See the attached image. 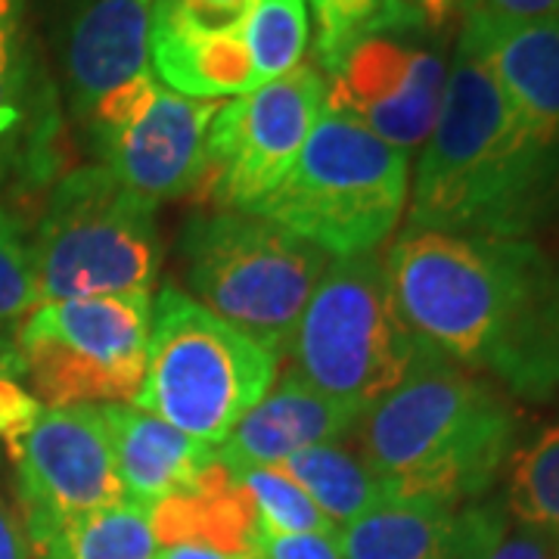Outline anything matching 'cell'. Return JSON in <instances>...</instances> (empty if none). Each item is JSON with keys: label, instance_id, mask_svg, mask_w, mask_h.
<instances>
[{"label": "cell", "instance_id": "obj_29", "mask_svg": "<svg viewBox=\"0 0 559 559\" xmlns=\"http://www.w3.org/2000/svg\"><path fill=\"white\" fill-rule=\"evenodd\" d=\"M473 559H559V538L513 520L507 503H498Z\"/></svg>", "mask_w": 559, "mask_h": 559}, {"label": "cell", "instance_id": "obj_7", "mask_svg": "<svg viewBox=\"0 0 559 559\" xmlns=\"http://www.w3.org/2000/svg\"><path fill=\"white\" fill-rule=\"evenodd\" d=\"M38 305L150 293L159 271L156 205L128 193L103 165L53 187L32 240Z\"/></svg>", "mask_w": 559, "mask_h": 559}, {"label": "cell", "instance_id": "obj_12", "mask_svg": "<svg viewBox=\"0 0 559 559\" xmlns=\"http://www.w3.org/2000/svg\"><path fill=\"white\" fill-rule=\"evenodd\" d=\"M16 469L25 540L32 554L75 516L124 503L100 407H40L7 444Z\"/></svg>", "mask_w": 559, "mask_h": 559}, {"label": "cell", "instance_id": "obj_26", "mask_svg": "<svg viewBox=\"0 0 559 559\" xmlns=\"http://www.w3.org/2000/svg\"><path fill=\"white\" fill-rule=\"evenodd\" d=\"M50 131V100L40 87L35 62L16 47L13 53L0 57V156L22 146L35 150V143Z\"/></svg>", "mask_w": 559, "mask_h": 559}, {"label": "cell", "instance_id": "obj_9", "mask_svg": "<svg viewBox=\"0 0 559 559\" xmlns=\"http://www.w3.org/2000/svg\"><path fill=\"white\" fill-rule=\"evenodd\" d=\"M150 293L38 305L16 330V358L40 407L134 404L146 377Z\"/></svg>", "mask_w": 559, "mask_h": 559}, {"label": "cell", "instance_id": "obj_34", "mask_svg": "<svg viewBox=\"0 0 559 559\" xmlns=\"http://www.w3.org/2000/svg\"><path fill=\"white\" fill-rule=\"evenodd\" d=\"M178 3L202 28H234L242 22L252 0H178Z\"/></svg>", "mask_w": 559, "mask_h": 559}, {"label": "cell", "instance_id": "obj_21", "mask_svg": "<svg viewBox=\"0 0 559 559\" xmlns=\"http://www.w3.org/2000/svg\"><path fill=\"white\" fill-rule=\"evenodd\" d=\"M280 469L318 503L320 513L336 528H345L348 522L360 520L380 500H385V491L377 476L364 466L358 454L340 448V441L299 451V454L283 460Z\"/></svg>", "mask_w": 559, "mask_h": 559}, {"label": "cell", "instance_id": "obj_37", "mask_svg": "<svg viewBox=\"0 0 559 559\" xmlns=\"http://www.w3.org/2000/svg\"><path fill=\"white\" fill-rule=\"evenodd\" d=\"M156 559H255V554H224L200 544H175V547H159Z\"/></svg>", "mask_w": 559, "mask_h": 559}, {"label": "cell", "instance_id": "obj_3", "mask_svg": "<svg viewBox=\"0 0 559 559\" xmlns=\"http://www.w3.org/2000/svg\"><path fill=\"white\" fill-rule=\"evenodd\" d=\"M554 180L520 138L488 60L457 40L439 119L411 187L407 227L522 237Z\"/></svg>", "mask_w": 559, "mask_h": 559}, {"label": "cell", "instance_id": "obj_17", "mask_svg": "<svg viewBox=\"0 0 559 559\" xmlns=\"http://www.w3.org/2000/svg\"><path fill=\"white\" fill-rule=\"evenodd\" d=\"M150 69L162 87L190 100L242 97L259 87L242 25L202 28L178 0H153Z\"/></svg>", "mask_w": 559, "mask_h": 559}, {"label": "cell", "instance_id": "obj_14", "mask_svg": "<svg viewBox=\"0 0 559 559\" xmlns=\"http://www.w3.org/2000/svg\"><path fill=\"white\" fill-rule=\"evenodd\" d=\"M153 0H79L62 47L66 87L81 121L112 91L150 75Z\"/></svg>", "mask_w": 559, "mask_h": 559}, {"label": "cell", "instance_id": "obj_20", "mask_svg": "<svg viewBox=\"0 0 559 559\" xmlns=\"http://www.w3.org/2000/svg\"><path fill=\"white\" fill-rule=\"evenodd\" d=\"M150 522L159 547L200 544L224 554H252L261 535L252 500L218 457L193 488L156 503Z\"/></svg>", "mask_w": 559, "mask_h": 559}, {"label": "cell", "instance_id": "obj_28", "mask_svg": "<svg viewBox=\"0 0 559 559\" xmlns=\"http://www.w3.org/2000/svg\"><path fill=\"white\" fill-rule=\"evenodd\" d=\"M547 22H559V0H479L460 25L457 38L485 47L503 35Z\"/></svg>", "mask_w": 559, "mask_h": 559}, {"label": "cell", "instance_id": "obj_36", "mask_svg": "<svg viewBox=\"0 0 559 559\" xmlns=\"http://www.w3.org/2000/svg\"><path fill=\"white\" fill-rule=\"evenodd\" d=\"M22 0H0V57L20 47Z\"/></svg>", "mask_w": 559, "mask_h": 559}, {"label": "cell", "instance_id": "obj_25", "mask_svg": "<svg viewBox=\"0 0 559 559\" xmlns=\"http://www.w3.org/2000/svg\"><path fill=\"white\" fill-rule=\"evenodd\" d=\"M240 479L259 513L261 532L267 535H336L340 528L318 510L280 466H246L230 469Z\"/></svg>", "mask_w": 559, "mask_h": 559}, {"label": "cell", "instance_id": "obj_16", "mask_svg": "<svg viewBox=\"0 0 559 559\" xmlns=\"http://www.w3.org/2000/svg\"><path fill=\"white\" fill-rule=\"evenodd\" d=\"M498 503L385 498L340 528L345 559H473Z\"/></svg>", "mask_w": 559, "mask_h": 559}, {"label": "cell", "instance_id": "obj_27", "mask_svg": "<svg viewBox=\"0 0 559 559\" xmlns=\"http://www.w3.org/2000/svg\"><path fill=\"white\" fill-rule=\"evenodd\" d=\"M38 308L32 240L16 215L0 209V326L22 320Z\"/></svg>", "mask_w": 559, "mask_h": 559}, {"label": "cell", "instance_id": "obj_13", "mask_svg": "<svg viewBox=\"0 0 559 559\" xmlns=\"http://www.w3.org/2000/svg\"><path fill=\"white\" fill-rule=\"evenodd\" d=\"M218 106L159 87L140 116L94 138L97 165L150 205L187 197L205 175V140Z\"/></svg>", "mask_w": 559, "mask_h": 559}, {"label": "cell", "instance_id": "obj_11", "mask_svg": "<svg viewBox=\"0 0 559 559\" xmlns=\"http://www.w3.org/2000/svg\"><path fill=\"white\" fill-rule=\"evenodd\" d=\"M326 79L314 66L221 103L205 140V175L221 212H255L289 175L323 116Z\"/></svg>", "mask_w": 559, "mask_h": 559}, {"label": "cell", "instance_id": "obj_23", "mask_svg": "<svg viewBox=\"0 0 559 559\" xmlns=\"http://www.w3.org/2000/svg\"><path fill=\"white\" fill-rule=\"evenodd\" d=\"M507 510L559 538V419L516 444L507 463Z\"/></svg>", "mask_w": 559, "mask_h": 559}, {"label": "cell", "instance_id": "obj_32", "mask_svg": "<svg viewBox=\"0 0 559 559\" xmlns=\"http://www.w3.org/2000/svg\"><path fill=\"white\" fill-rule=\"evenodd\" d=\"M479 0H382L380 16L392 22H407L423 32L448 38L454 28L460 32L463 20Z\"/></svg>", "mask_w": 559, "mask_h": 559}, {"label": "cell", "instance_id": "obj_18", "mask_svg": "<svg viewBox=\"0 0 559 559\" xmlns=\"http://www.w3.org/2000/svg\"><path fill=\"white\" fill-rule=\"evenodd\" d=\"M100 414L124 498L146 510L193 488L215 463L212 444L180 432L134 404H103Z\"/></svg>", "mask_w": 559, "mask_h": 559}, {"label": "cell", "instance_id": "obj_6", "mask_svg": "<svg viewBox=\"0 0 559 559\" xmlns=\"http://www.w3.org/2000/svg\"><path fill=\"white\" fill-rule=\"evenodd\" d=\"M274 380L277 360L259 342L171 286L156 296L134 407L218 448Z\"/></svg>", "mask_w": 559, "mask_h": 559}, {"label": "cell", "instance_id": "obj_5", "mask_svg": "<svg viewBox=\"0 0 559 559\" xmlns=\"http://www.w3.org/2000/svg\"><path fill=\"white\" fill-rule=\"evenodd\" d=\"M187 283L205 311L286 358L330 255L252 212L193 218L183 230Z\"/></svg>", "mask_w": 559, "mask_h": 559}, {"label": "cell", "instance_id": "obj_4", "mask_svg": "<svg viewBox=\"0 0 559 559\" xmlns=\"http://www.w3.org/2000/svg\"><path fill=\"white\" fill-rule=\"evenodd\" d=\"M411 197V156L358 121L323 112L299 159L252 215L314 242L330 259L377 252Z\"/></svg>", "mask_w": 559, "mask_h": 559}, {"label": "cell", "instance_id": "obj_1", "mask_svg": "<svg viewBox=\"0 0 559 559\" xmlns=\"http://www.w3.org/2000/svg\"><path fill=\"white\" fill-rule=\"evenodd\" d=\"M385 264L407 330L520 395L559 385V274L522 237L407 227Z\"/></svg>", "mask_w": 559, "mask_h": 559}, {"label": "cell", "instance_id": "obj_19", "mask_svg": "<svg viewBox=\"0 0 559 559\" xmlns=\"http://www.w3.org/2000/svg\"><path fill=\"white\" fill-rule=\"evenodd\" d=\"M476 50L491 66L520 138L559 178V22L522 28Z\"/></svg>", "mask_w": 559, "mask_h": 559}, {"label": "cell", "instance_id": "obj_24", "mask_svg": "<svg viewBox=\"0 0 559 559\" xmlns=\"http://www.w3.org/2000/svg\"><path fill=\"white\" fill-rule=\"evenodd\" d=\"M240 25L259 87L301 66L308 47V0H252Z\"/></svg>", "mask_w": 559, "mask_h": 559}, {"label": "cell", "instance_id": "obj_8", "mask_svg": "<svg viewBox=\"0 0 559 559\" xmlns=\"http://www.w3.org/2000/svg\"><path fill=\"white\" fill-rule=\"evenodd\" d=\"M423 342L401 320L385 264L373 252L330 259L301 311L296 373L364 414L411 373Z\"/></svg>", "mask_w": 559, "mask_h": 559}, {"label": "cell", "instance_id": "obj_33", "mask_svg": "<svg viewBox=\"0 0 559 559\" xmlns=\"http://www.w3.org/2000/svg\"><path fill=\"white\" fill-rule=\"evenodd\" d=\"M255 559H345L336 535H267L255 540Z\"/></svg>", "mask_w": 559, "mask_h": 559}, {"label": "cell", "instance_id": "obj_30", "mask_svg": "<svg viewBox=\"0 0 559 559\" xmlns=\"http://www.w3.org/2000/svg\"><path fill=\"white\" fill-rule=\"evenodd\" d=\"M318 20V60L326 69L367 22L380 13L382 0H308Z\"/></svg>", "mask_w": 559, "mask_h": 559}, {"label": "cell", "instance_id": "obj_2", "mask_svg": "<svg viewBox=\"0 0 559 559\" xmlns=\"http://www.w3.org/2000/svg\"><path fill=\"white\" fill-rule=\"evenodd\" d=\"M358 457L385 498L479 500L520 444L513 407L491 382L423 342L411 373L358 423Z\"/></svg>", "mask_w": 559, "mask_h": 559}, {"label": "cell", "instance_id": "obj_31", "mask_svg": "<svg viewBox=\"0 0 559 559\" xmlns=\"http://www.w3.org/2000/svg\"><path fill=\"white\" fill-rule=\"evenodd\" d=\"M40 414V401L25 385L13 342H0V444L7 448Z\"/></svg>", "mask_w": 559, "mask_h": 559}, {"label": "cell", "instance_id": "obj_10", "mask_svg": "<svg viewBox=\"0 0 559 559\" xmlns=\"http://www.w3.org/2000/svg\"><path fill=\"white\" fill-rule=\"evenodd\" d=\"M444 47L448 38L377 13L323 69V112L358 121L411 156L439 119L451 69Z\"/></svg>", "mask_w": 559, "mask_h": 559}, {"label": "cell", "instance_id": "obj_22", "mask_svg": "<svg viewBox=\"0 0 559 559\" xmlns=\"http://www.w3.org/2000/svg\"><path fill=\"white\" fill-rule=\"evenodd\" d=\"M38 559H156L159 540L150 522V510L140 503H116L66 522L47 540Z\"/></svg>", "mask_w": 559, "mask_h": 559}, {"label": "cell", "instance_id": "obj_15", "mask_svg": "<svg viewBox=\"0 0 559 559\" xmlns=\"http://www.w3.org/2000/svg\"><path fill=\"white\" fill-rule=\"evenodd\" d=\"M364 419L360 407L318 392L296 370H286L277 385L234 426V432L215 448V457L227 469L280 466L286 457L336 444L352 436Z\"/></svg>", "mask_w": 559, "mask_h": 559}, {"label": "cell", "instance_id": "obj_35", "mask_svg": "<svg viewBox=\"0 0 559 559\" xmlns=\"http://www.w3.org/2000/svg\"><path fill=\"white\" fill-rule=\"evenodd\" d=\"M0 559H32L25 532L20 528V522L13 520L3 500H0Z\"/></svg>", "mask_w": 559, "mask_h": 559}]
</instances>
